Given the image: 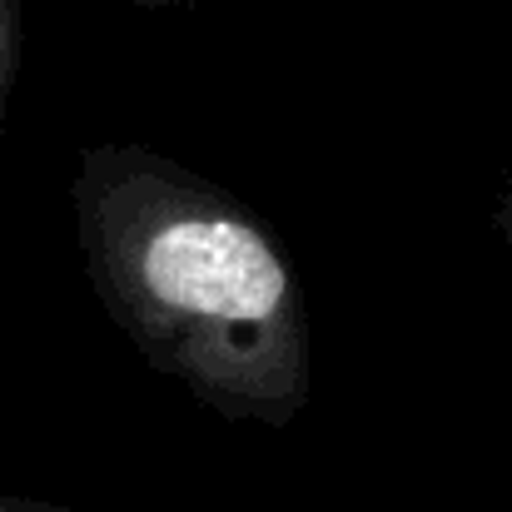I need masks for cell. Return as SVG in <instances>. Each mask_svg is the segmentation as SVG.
Masks as SVG:
<instances>
[{"label": "cell", "instance_id": "2", "mask_svg": "<svg viewBox=\"0 0 512 512\" xmlns=\"http://www.w3.org/2000/svg\"><path fill=\"white\" fill-rule=\"evenodd\" d=\"M0 50H5V0H0Z\"/></svg>", "mask_w": 512, "mask_h": 512}, {"label": "cell", "instance_id": "1", "mask_svg": "<svg viewBox=\"0 0 512 512\" xmlns=\"http://www.w3.org/2000/svg\"><path fill=\"white\" fill-rule=\"evenodd\" d=\"M145 284L155 299L209 319H269L284 299V264L234 219H184L150 239Z\"/></svg>", "mask_w": 512, "mask_h": 512}]
</instances>
